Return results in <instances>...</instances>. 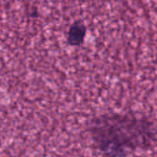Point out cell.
I'll return each instance as SVG.
<instances>
[{
  "label": "cell",
  "instance_id": "6da1fadb",
  "mask_svg": "<svg viewBox=\"0 0 157 157\" xmlns=\"http://www.w3.org/2000/svg\"><path fill=\"white\" fill-rule=\"evenodd\" d=\"M86 131L102 157H129L152 149L157 143L155 123L133 111H109L90 118Z\"/></svg>",
  "mask_w": 157,
  "mask_h": 157
},
{
  "label": "cell",
  "instance_id": "7a4b0ae2",
  "mask_svg": "<svg viewBox=\"0 0 157 157\" xmlns=\"http://www.w3.org/2000/svg\"><path fill=\"white\" fill-rule=\"evenodd\" d=\"M87 28L81 20L74 21L66 32V42L71 47H80L86 40Z\"/></svg>",
  "mask_w": 157,
  "mask_h": 157
}]
</instances>
